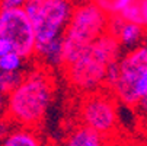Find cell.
Masks as SVG:
<instances>
[{"mask_svg": "<svg viewBox=\"0 0 147 146\" xmlns=\"http://www.w3.org/2000/svg\"><path fill=\"white\" fill-rule=\"evenodd\" d=\"M54 95V82L45 69H34L22 76L7 94L6 115L16 126L35 129L44 120Z\"/></svg>", "mask_w": 147, "mask_h": 146, "instance_id": "cell-1", "label": "cell"}, {"mask_svg": "<svg viewBox=\"0 0 147 146\" xmlns=\"http://www.w3.org/2000/svg\"><path fill=\"white\" fill-rule=\"evenodd\" d=\"M121 44L105 32L83 51L74 61L64 66L66 77L77 91L90 94L107 85V73L112 63L121 58Z\"/></svg>", "mask_w": 147, "mask_h": 146, "instance_id": "cell-2", "label": "cell"}, {"mask_svg": "<svg viewBox=\"0 0 147 146\" xmlns=\"http://www.w3.org/2000/svg\"><path fill=\"white\" fill-rule=\"evenodd\" d=\"M108 22L109 15L95 0L77 3L63 37L64 66L74 61L95 39L108 32Z\"/></svg>", "mask_w": 147, "mask_h": 146, "instance_id": "cell-3", "label": "cell"}, {"mask_svg": "<svg viewBox=\"0 0 147 146\" xmlns=\"http://www.w3.org/2000/svg\"><path fill=\"white\" fill-rule=\"evenodd\" d=\"M109 89L118 101L130 107L147 95V44H140L121 56L118 76Z\"/></svg>", "mask_w": 147, "mask_h": 146, "instance_id": "cell-4", "label": "cell"}, {"mask_svg": "<svg viewBox=\"0 0 147 146\" xmlns=\"http://www.w3.org/2000/svg\"><path fill=\"white\" fill-rule=\"evenodd\" d=\"M74 6L73 0H28L24 9L32 20L36 44L64 37Z\"/></svg>", "mask_w": 147, "mask_h": 146, "instance_id": "cell-5", "label": "cell"}, {"mask_svg": "<svg viewBox=\"0 0 147 146\" xmlns=\"http://www.w3.org/2000/svg\"><path fill=\"white\" fill-rule=\"evenodd\" d=\"M0 37L7 38L22 57L35 56V29L24 7H0Z\"/></svg>", "mask_w": 147, "mask_h": 146, "instance_id": "cell-6", "label": "cell"}, {"mask_svg": "<svg viewBox=\"0 0 147 146\" xmlns=\"http://www.w3.org/2000/svg\"><path fill=\"white\" fill-rule=\"evenodd\" d=\"M117 101V96L108 92L95 91L88 94L80 105L82 123L109 137L118 127Z\"/></svg>", "mask_w": 147, "mask_h": 146, "instance_id": "cell-7", "label": "cell"}, {"mask_svg": "<svg viewBox=\"0 0 147 146\" xmlns=\"http://www.w3.org/2000/svg\"><path fill=\"white\" fill-rule=\"evenodd\" d=\"M146 26L137 22H128L121 15H109L108 22V32L117 37L119 44L124 48H134L144 43L146 37Z\"/></svg>", "mask_w": 147, "mask_h": 146, "instance_id": "cell-8", "label": "cell"}, {"mask_svg": "<svg viewBox=\"0 0 147 146\" xmlns=\"http://www.w3.org/2000/svg\"><path fill=\"white\" fill-rule=\"evenodd\" d=\"M35 56L47 67H64V53H63V37L48 41L44 44H36Z\"/></svg>", "mask_w": 147, "mask_h": 146, "instance_id": "cell-9", "label": "cell"}, {"mask_svg": "<svg viewBox=\"0 0 147 146\" xmlns=\"http://www.w3.org/2000/svg\"><path fill=\"white\" fill-rule=\"evenodd\" d=\"M107 139L108 136H105L100 132L82 123V126L74 127L69 133L66 143L70 146H100L108 142Z\"/></svg>", "mask_w": 147, "mask_h": 146, "instance_id": "cell-10", "label": "cell"}, {"mask_svg": "<svg viewBox=\"0 0 147 146\" xmlns=\"http://www.w3.org/2000/svg\"><path fill=\"white\" fill-rule=\"evenodd\" d=\"M41 143L39 136L34 132L32 127H24L18 126V129H13L7 137L3 140L2 145L5 146H38Z\"/></svg>", "mask_w": 147, "mask_h": 146, "instance_id": "cell-11", "label": "cell"}, {"mask_svg": "<svg viewBox=\"0 0 147 146\" xmlns=\"http://www.w3.org/2000/svg\"><path fill=\"white\" fill-rule=\"evenodd\" d=\"M24 60L25 57H22L16 51H12L3 57H0V67L6 73H22Z\"/></svg>", "mask_w": 147, "mask_h": 146, "instance_id": "cell-12", "label": "cell"}, {"mask_svg": "<svg viewBox=\"0 0 147 146\" xmlns=\"http://www.w3.org/2000/svg\"><path fill=\"white\" fill-rule=\"evenodd\" d=\"M108 15H117L134 0H95Z\"/></svg>", "mask_w": 147, "mask_h": 146, "instance_id": "cell-13", "label": "cell"}, {"mask_svg": "<svg viewBox=\"0 0 147 146\" xmlns=\"http://www.w3.org/2000/svg\"><path fill=\"white\" fill-rule=\"evenodd\" d=\"M118 15H121L125 20H128V22H137V24H141L143 25L141 9H140V5H138V0L131 2L127 7H124Z\"/></svg>", "mask_w": 147, "mask_h": 146, "instance_id": "cell-14", "label": "cell"}, {"mask_svg": "<svg viewBox=\"0 0 147 146\" xmlns=\"http://www.w3.org/2000/svg\"><path fill=\"white\" fill-rule=\"evenodd\" d=\"M24 73H6L2 67H0V91L3 92H10L13 86L22 79Z\"/></svg>", "mask_w": 147, "mask_h": 146, "instance_id": "cell-15", "label": "cell"}, {"mask_svg": "<svg viewBox=\"0 0 147 146\" xmlns=\"http://www.w3.org/2000/svg\"><path fill=\"white\" fill-rule=\"evenodd\" d=\"M15 126H16V124H15L6 114L0 115V145H2L3 140L7 137V134L15 129Z\"/></svg>", "mask_w": 147, "mask_h": 146, "instance_id": "cell-16", "label": "cell"}, {"mask_svg": "<svg viewBox=\"0 0 147 146\" xmlns=\"http://www.w3.org/2000/svg\"><path fill=\"white\" fill-rule=\"evenodd\" d=\"M134 110H136V114L140 120H143L144 123H147V95L143 96L136 105H134Z\"/></svg>", "mask_w": 147, "mask_h": 146, "instance_id": "cell-17", "label": "cell"}, {"mask_svg": "<svg viewBox=\"0 0 147 146\" xmlns=\"http://www.w3.org/2000/svg\"><path fill=\"white\" fill-rule=\"evenodd\" d=\"M12 51H15L13 44L10 43L7 38L0 37V57H3V56H6V54H9Z\"/></svg>", "mask_w": 147, "mask_h": 146, "instance_id": "cell-18", "label": "cell"}, {"mask_svg": "<svg viewBox=\"0 0 147 146\" xmlns=\"http://www.w3.org/2000/svg\"><path fill=\"white\" fill-rule=\"evenodd\" d=\"M28 0H0V7H24Z\"/></svg>", "mask_w": 147, "mask_h": 146, "instance_id": "cell-19", "label": "cell"}, {"mask_svg": "<svg viewBox=\"0 0 147 146\" xmlns=\"http://www.w3.org/2000/svg\"><path fill=\"white\" fill-rule=\"evenodd\" d=\"M138 5H140V9H141L143 25L147 28V0H138Z\"/></svg>", "mask_w": 147, "mask_h": 146, "instance_id": "cell-20", "label": "cell"}, {"mask_svg": "<svg viewBox=\"0 0 147 146\" xmlns=\"http://www.w3.org/2000/svg\"><path fill=\"white\" fill-rule=\"evenodd\" d=\"M73 2L77 5V3H86V2H93V0H73Z\"/></svg>", "mask_w": 147, "mask_h": 146, "instance_id": "cell-21", "label": "cell"}, {"mask_svg": "<svg viewBox=\"0 0 147 146\" xmlns=\"http://www.w3.org/2000/svg\"><path fill=\"white\" fill-rule=\"evenodd\" d=\"M144 44H147V29H146V37H144Z\"/></svg>", "mask_w": 147, "mask_h": 146, "instance_id": "cell-22", "label": "cell"}, {"mask_svg": "<svg viewBox=\"0 0 147 146\" xmlns=\"http://www.w3.org/2000/svg\"><path fill=\"white\" fill-rule=\"evenodd\" d=\"M0 115H3V114H0Z\"/></svg>", "mask_w": 147, "mask_h": 146, "instance_id": "cell-23", "label": "cell"}]
</instances>
